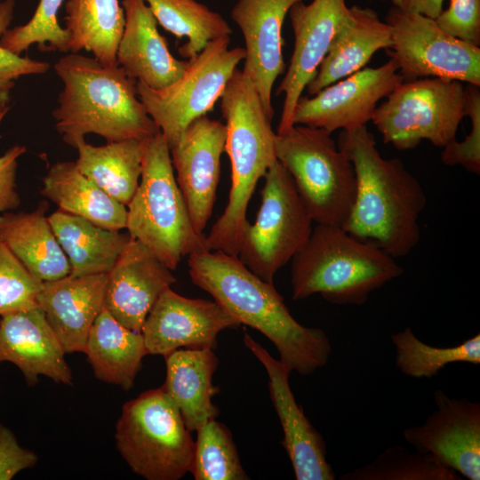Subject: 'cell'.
<instances>
[{"label":"cell","instance_id":"34","mask_svg":"<svg viewBox=\"0 0 480 480\" xmlns=\"http://www.w3.org/2000/svg\"><path fill=\"white\" fill-rule=\"evenodd\" d=\"M340 480H461L429 453H412L400 445L386 448L372 462L348 471Z\"/></svg>","mask_w":480,"mask_h":480},{"label":"cell","instance_id":"41","mask_svg":"<svg viewBox=\"0 0 480 480\" xmlns=\"http://www.w3.org/2000/svg\"><path fill=\"white\" fill-rule=\"evenodd\" d=\"M36 462V454L21 446L13 432L0 424V480H12Z\"/></svg>","mask_w":480,"mask_h":480},{"label":"cell","instance_id":"3","mask_svg":"<svg viewBox=\"0 0 480 480\" xmlns=\"http://www.w3.org/2000/svg\"><path fill=\"white\" fill-rule=\"evenodd\" d=\"M53 68L63 89L52 116L69 146L75 148L90 133L112 142L145 140L160 131L138 97L137 81L118 65L70 52Z\"/></svg>","mask_w":480,"mask_h":480},{"label":"cell","instance_id":"35","mask_svg":"<svg viewBox=\"0 0 480 480\" xmlns=\"http://www.w3.org/2000/svg\"><path fill=\"white\" fill-rule=\"evenodd\" d=\"M196 432L190 470L195 480L250 479L226 425L213 419L204 423Z\"/></svg>","mask_w":480,"mask_h":480},{"label":"cell","instance_id":"30","mask_svg":"<svg viewBox=\"0 0 480 480\" xmlns=\"http://www.w3.org/2000/svg\"><path fill=\"white\" fill-rule=\"evenodd\" d=\"M75 148L80 172L108 196L127 206L140 180L144 140L129 139L93 146L83 140Z\"/></svg>","mask_w":480,"mask_h":480},{"label":"cell","instance_id":"13","mask_svg":"<svg viewBox=\"0 0 480 480\" xmlns=\"http://www.w3.org/2000/svg\"><path fill=\"white\" fill-rule=\"evenodd\" d=\"M403 81L396 63L389 59L377 68H364L332 83L312 96H300L292 123L321 128L332 134L372 121L378 102Z\"/></svg>","mask_w":480,"mask_h":480},{"label":"cell","instance_id":"28","mask_svg":"<svg viewBox=\"0 0 480 480\" xmlns=\"http://www.w3.org/2000/svg\"><path fill=\"white\" fill-rule=\"evenodd\" d=\"M84 353L98 380L124 391L132 388L148 355L141 332L124 327L104 308L89 332Z\"/></svg>","mask_w":480,"mask_h":480},{"label":"cell","instance_id":"40","mask_svg":"<svg viewBox=\"0 0 480 480\" xmlns=\"http://www.w3.org/2000/svg\"><path fill=\"white\" fill-rule=\"evenodd\" d=\"M436 21L445 32L480 47V0H449Z\"/></svg>","mask_w":480,"mask_h":480},{"label":"cell","instance_id":"29","mask_svg":"<svg viewBox=\"0 0 480 480\" xmlns=\"http://www.w3.org/2000/svg\"><path fill=\"white\" fill-rule=\"evenodd\" d=\"M48 220L73 276L108 274L131 239L129 233L103 228L59 209Z\"/></svg>","mask_w":480,"mask_h":480},{"label":"cell","instance_id":"4","mask_svg":"<svg viewBox=\"0 0 480 480\" xmlns=\"http://www.w3.org/2000/svg\"><path fill=\"white\" fill-rule=\"evenodd\" d=\"M231 164V188L223 213L205 236L210 250L238 256L249 223V201L259 180L276 160V135L250 78L236 68L220 95Z\"/></svg>","mask_w":480,"mask_h":480},{"label":"cell","instance_id":"45","mask_svg":"<svg viewBox=\"0 0 480 480\" xmlns=\"http://www.w3.org/2000/svg\"><path fill=\"white\" fill-rule=\"evenodd\" d=\"M381 1H387V0H381Z\"/></svg>","mask_w":480,"mask_h":480},{"label":"cell","instance_id":"24","mask_svg":"<svg viewBox=\"0 0 480 480\" xmlns=\"http://www.w3.org/2000/svg\"><path fill=\"white\" fill-rule=\"evenodd\" d=\"M390 26L370 7L353 5L340 22L315 76L306 86L312 96L365 68L375 52L391 46Z\"/></svg>","mask_w":480,"mask_h":480},{"label":"cell","instance_id":"32","mask_svg":"<svg viewBox=\"0 0 480 480\" xmlns=\"http://www.w3.org/2000/svg\"><path fill=\"white\" fill-rule=\"evenodd\" d=\"M157 24L178 38L188 41L179 53L192 61L212 40L233 33L228 21L217 12L196 0H143Z\"/></svg>","mask_w":480,"mask_h":480},{"label":"cell","instance_id":"33","mask_svg":"<svg viewBox=\"0 0 480 480\" xmlns=\"http://www.w3.org/2000/svg\"><path fill=\"white\" fill-rule=\"evenodd\" d=\"M396 348V365L405 375L433 378L447 364H480V334L449 348H436L420 340L410 327L390 337Z\"/></svg>","mask_w":480,"mask_h":480},{"label":"cell","instance_id":"6","mask_svg":"<svg viewBox=\"0 0 480 480\" xmlns=\"http://www.w3.org/2000/svg\"><path fill=\"white\" fill-rule=\"evenodd\" d=\"M126 228L171 270L194 252L210 250L194 228L174 175L168 143L159 131L144 140L139 186L128 204Z\"/></svg>","mask_w":480,"mask_h":480},{"label":"cell","instance_id":"10","mask_svg":"<svg viewBox=\"0 0 480 480\" xmlns=\"http://www.w3.org/2000/svg\"><path fill=\"white\" fill-rule=\"evenodd\" d=\"M264 178L257 218L244 229L238 258L262 280L273 283L276 272L307 243L313 220L279 161Z\"/></svg>","mask_w":480,"mask_h":480},{"label":"cell","instance_id":"17","mask_svg":"<svg viewBox=\"0 0 480 480\" xmlns=\"http://www.w3.org/2000/svg\"><path fill=\"white\" fill-rule=\"evenodd\" d=\"M348 9L346 0H313L309 4L298 2L289 10L294 48L276 91V96L284 94L276 133L294 125L292 116L297 101L315 76Z\"/></svg>","mask_w":480,"mask_h":480},{"label":"cell","instance_id":"19","mask_svg":"<svg viewBox=\"0 0 480 480\" xmlns=\"http://www.w3.org/2000/svg\"><path fill=\"white\" fill-rule=\"evenodd\" d=\"M300 1L303 0H237L230 12L244 40L242 71L252 81L271 120L273 86L286 68L282 28L291 7Z\"/></svg>","mask_w":480,"mask_h":480},{"label":"cell","instance_id":"42","mask_svg":"<svg viewBox=\"0 0 480 480\" xmlns=\"http://www.w3.org/2000/svg\"><path fill=\"white\" fill-rule=\"evenodd\" d=\"M5 114H0V123ZM26 151L25 146L15 145L0 156V212L15 210L20 204L16 189V171L18 159Z\"/></svg>","mask_w":480,"mask_h":480},{"label":"cell","instance_id":"36","mask_svg":"<svg viewBox=\"0 0 480 480\" xmlns=\"http://www.w3.org/2000/svg\"><path fill=\"white\" fill-rule=\"evenodd\" d=\"M66 0H39L31 19L25 24L7 29L0 36V44L20 55L32 44L42 52H69L68 34L58 21V12Z\"/></svg>","mask_w":480,"mask_h":480},{"label":"cell","instance_id":"37","mask_svg":"<svg viewBox=\"0 0 480 480\" xmlns=\"http://www.w3.org/2000/svg\"><path fill=\"white\" fill-rule=\"evenodd\" d=\"M42 283L0 239V316L37 306Z\"/></svg>","mask_w":480,"mask_h":480},{"label":"cell","instance_id":"23","mask_svg":"<svg viewBox=\"0 0 480 480\" xmlns=\"http://www.w3.org/2000/svg\"><path fill=\"white\" fill-rule=\"evenodd\" d=\"M108 274L67 276L43 282L36 304L66 353L84 352L89 332L104 308Z\"/></svg>","mask_w":480,"mask_h":480},{"label":"cell","instance_id":"38","mask_svg":"<svg viewBox=\"0 0 480 480\" xmlns=\"http://www.w3.org/2000/svg\"><path fill=\"white\" fill-rule=\"evenodd\" d=\"M466 116L470 119L469 133L462 141L456 140L443 148L441 160L446 165H461L475 174L480 173V86L468 84Z\"/></svg>","mask_w":480,"mask_h":480},{"label":"cell","instance_id":"20","mask_svg":"<svg viewBox=\"0 0 480 480\" xmlns=\"http://www.w3.org/2000/svg\"><path fill=\"white\" fill-rule=\"evenodd\" d=\"M175 282L172 270L131 237L108 273L104 308L124 327L141 332L155 303Z\"/></svg>","mask_w":480,"mask_h":480},{"label":"cell","instance_id":"11","mask_svg":"<svg viewBox=\"0 0 480 480\" xmlns=\"http://www.w3.org/2000/svg\"><path fill=\"white\" fill-rule=\"evenodd\" d=\"M230 36L211 41L175 82L152 89L137 81L138 97L169 148L196 118L211 111L240 61L243 47L229 49Z\"/></svg>","mask_w":480,"mask_h":480},{"label":"cell","instance_id":"26","mask_svg":"<svg viewBox=\"0 0 480 480\" xmlns=\"http://www.w3.org/2000/svg\"><path fill=\"white\" fill-rule=\"evenodd\" d=\"M46 201L32 212H5L0 215V239L41 282L70 275L69 260L61 248L48 217Z\"/></svg>","mask_w":480,"mask_h":480},{"label":"cell","instance_id":"43","mask_svg":"<svg viewBox=\"0 0 480 480\" xmlns=\"http://www.w3.org/2000/svg\"><path fill=\"white\" fill-rule=\"evenodd\" d=\"M392 6L408 13L421 14L436 20L444 10V0H390Z\"/></svg>","mask_w":480,"mask_h":480},{"label":"cell","instance_id":"44","mask_svg":"<svg viewBox=\"0 0 480 480\" xmlns=\"http://www.w3.org/2000/svg\"><path fill=\"white\" fill-rule=\"evenodd\" d=\"M10 91L0 89V114L8 112L10 108Z\"/></svg>","mask_w":480,"mask_h":480},{"label":"cell","instance_id":"2","mask_svg":"<svg viewBox=\"0 0 480 480\" xmlns=\"http://www.w3.org/2000/svg\"><path fill=\"white\" fill-rule=\"evenodd\" d=\"M337 145L353 164L356 193L343 228L393 258L407 256L420 240L427 196L398 158L382 157L367 126L341 131Z\"/></svg>","mask_w":480,"mask_h":480},{"label":"cell","instance_id":"27","mask_svg":"<svg viewBox=\"0 0 480 480\" xmlns=\"http://www.w3.org/2000/svg\"><path fill=\"white\" fill-rule=\"evenodd\" d=\"M40 194L58 209L107 229L126 228L127 207L83 174L75 162L53 164L43 179Z\"/></svg>","mask_w":480,"mask_h":480},{"label":"cell","instance_id":"25","mask_svg":"<svg viewBox=\"0 0 480 480\" xmlns=\"http://www.w3.org/2000/svg\"><path fill=\"white\" fill-rule=\"evenodd\" d=\"M165 357L166 378L162 388L176 404L189 431L216 419L219 408L212 398L220 392L213 385L219 359L213 349L180 348Z\"/></svg>","mask_w":480,"mask_h":480},{"label":"cell","instance_id":"16","mask_svg":"<svg viewBox=\"0 0 480 480\" xmlns=\"http://www.w3.org/2000/svg\"><path fill=\"white\" fill-rule=\"evenodd\" d=\"M224 124L203 116L170 148L176 180L196 231L204 234L212 213L225 151Z\"/></svg>","mask_w":480,"mask_h":480},{"label":"cell","instance_id":"18","mask_svg":"<svg viewBox=\"0 0 480 480\" xmlns=\"http://www.w3.org/2000/svg\"><path fill=\"white\" fill-rule=\"evenodd\" d=\"M245 347L264 366L268 392L279 418L284 438L281 444L291 460L297 480H334L336 476L327 460L326 444L297 404L289 384L292 371L275 359L260 344L244 333Z\"/></svg>","mask_w":480,"mask_h":480},{"label":"cell","instance_id":"22","mask_svg":"<svg viewBox=\"0 0 480 480\" xmlns=\"http://www.w3.org/2000/svg\"><path fill=\"white\" fill-rule=\"evenodd\" d=\"M124 27L116 51V62L136 81L152 89L175 82L185 72L189 60L176 59L167 41L157 29V22L143 0H122Z\"/></svg>","mask_w":480,"mask_h":480},{"label":"cell","instance_id":"21","mask_svg":"<svg viewBox=\"0 0 480 480\" xmlns=\"http://www.w3.org/2000/svg\"><path fill=\"white\" fill-rule=\"evenodd\" d=\"M65 354L38 306L0 316V363L14 364L28 386H35L41 375L72 385Z\"/></svg>","mask_w":480,"mask_h":480},{"label":"cell","instance_id":"8","mask_svg":"<svg viewBox=\"0 0 480 480\" xmlns=\"http://www.w3.org/2000/svg\"><path fill=\"white\" fill-rule=\"evenodd\" d=\"M275 148L312 220L343 227L354 206L356 178L331 133L294 124L276 133Z\"/></svg>","mask_w":480,"mask_h":480},{"label":"cell","instance_id":"12","mask_svg":"<svg viewBox=\"0 0 480 480\" xmlns=\"http://www.w3.org/2000/svg\"><path fill=\"white\" fill-rule=\"evenodd\" d=\"M386 22L392 42L386 53L404 81L436 77L480 86V47L445 32L436 20L393 6Z\"/></svg>","mask_w":480,"mask_h":480},{"label":"cell","instance_id":"7","mask_svg":"<svg viewBox=\"0 0 480 480\" xmlns=\"http://www.w3.org/2000/svg\"><path fill=\"white\" fill-rule=\"evenodd\" d=\"M115 439L132 471L147 480H179L190 473L195 441L162 387L123 405Z\"/></svg>","mask_w":480,"mask_h":480},{"label":"cell","instance_id":"14","mask_svg":"<svg viewBox=\"0 0 480 480\" xmlns=\"http://www.w3.org/2000/svg\"><path fill=\"white\" fill-rule=\"evenodd\" d=\"M436 409L420 426L403 436L420 453L433 455L441 464L469 480L480 479V403L452 398L434 392Z\"/></svg>","mask_w":480,"mask_h":480},{"label":"cell","instance_id":"31","mask_svg":"<svg viewBox=\"0 0 480 480\" xmlns=\"http://www.w3.org/2000/svg\"><path fill=\"white\" fill-rule=\"evenodd\" d=\"M65 27L68 51L91 52L105 66H116V51L124 27L118 0H66Z\"/></svg>","mask_w":480,"mask_h":480},{"label":"cell","instance_id":"39","mask_svg":"<svg viewBox=\"0 0 480 480\" xmlns=\"http://www.w3.org/2000/svg\"><path fill=\"white\" fill-rule=\"evenodd\" d=\"M14 5L15 0L0 2V36L12 22ZM49 68L48 62L21 57L0 44V89L11 91L17 78L28 75H41Z\"/></svg>","mask_w":480,"mask_h":480},{"label":"cell","instance_id":"5","mask_svg":"<svg viewBox=\"0 0 480 480\" xmlns=\"http://www.w3.org/2000/svg\"><path fill=\"white\" fill-rule=\"evenodd\" d=\"M404 271L395 258L375 244L340 226L316 223L292 260V299L320 294L334 305H363L372 292Z\"/></svg>","mask_w":480,"mask_h":480},{"label":"cell","instance_id":"9","mask_svg":"<svg viewBox=\"0 0 480 480\" xmlns=\"http://www.w3.org/2000/svg\"><path fill=\"white\" fill-rule=\"evenodd\" d=\"M385 99L372 122L382 141L399 150L414 148L424 140L445 147L456 140L466 116V90L457 80H403Z\"/></svg>","mask_w":480,"mask_h":480},{"label":"cell","instance_id":"15","mask_svg":"<svg viewBox=\"0 0 480 480\" xmlns=\"http://www.w3.org/2000/svg\"><path fill=\"white\" fill-rule=\"evenodd\" d=\"M239 325L215 300L187 298L168 288L146 317L141 334L148 355L166 356L180 348L214 349L221 331Z\"/></svg>","mask_w":480,"mask_h":480},{"label":"cell","instance_id":"1","mask_svg":"<svg viewBox=\"0 0 480 480\" xmlns=\"http://www.w3.org/2000/svg\"><path fill=\"white\" fill-rule=\"evenodd\" d=\"M188 257L193 284L241 324L265 335L292 372L306 376L327 364L332 352L327 334L297 322L273 283L255 275L238 256L221 251L205 250Z\"/></svg>","mask_w":480,"mask_h":480}]
</instances>
